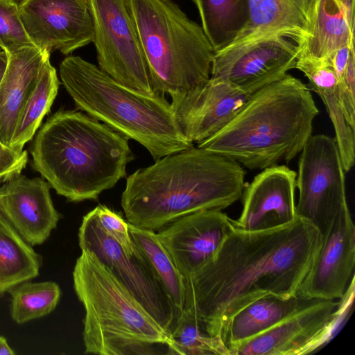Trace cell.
Returning a JSON list of instances; mask_svg holds the SVG:
<instances>
[{
    "label": "cell",
    "mask_w": 355,
    "mask_h": 355,
    "mask_svg": "<svg viewBox=\"0 0 355 355\" xmlns=\"http://www.w3.org/2000/svg\"><path fill=\"white\" fill-rule=\"evenodd\" d=\"M322 240L320 229L298 216L263 230L234 227L214 258L184 278V309L223 340L229 320L250 303L268 295H297Z\"/></svg>",
    "instance_id": "1"
},
{
    "label": "cell",
    "mask_w": 355,
    "mask_h": 355,
    "mask_svg": "<svg viewBox=\"0 0 355 355\" xmlns=\"http://www.w3.org/2000/svg\"><path fill=\"white\" fill-rule=\"evenodd\" d=\"M245 175L239 163L192 146L130 175L121 207L130 224L155 232L183 216L230 206L243 196Z\"/></svg>",
    "instance_id": "2"
},
{
    "label": "cell",
    "mask_w": 355,
    "mask_h": 355,
    "mask_svg": "<svg viewBox=\"0 0 355 355\" xmlns=\"http://www.w3.org/2000/svg\"><path fill=\"white\" fill-rule=\"evenodd\" d=\"M129 139L88 114L59 110L39 129L33 166L70 202L96 200L126 176Z\"/></svg>",
    "instance_id": "3"
},
{
    "label": "cell",
    "mask_w": 355,
    "mask_h": 355,
    "mask_svg": "<svg viewBox=\"0 0 355 355\" xmlns=\"http://www.w3.org/2000/svg\"><path fill=\"white\" fill-rule=\"evenodd\" d=\"M318 113L310 89L286 74L252 94L229 123L198 146L263 170L302 151Z\"/></svg>",
    "instance_id": "4"
},
{
    "label": "cell",
    "mask_w": 355,
    "mask_h": 355,
    "mask_svg": "<svg viewBox=\"0 0 355 355\" xmlns=\"http://www.w3.org/2000/svg\"><path fill=\"white\" fill-rule=\"evenodd\" d=\"M60 76L76 107L145 147L155 161L193 146L164 95H146L80 56H67Z\"/></svg>",
    "instance_id": "5"
},
{
    "label": "cell",
    "mask_w": 355,
    "mask_h": 355,
    "mask_svg": "<svg viewBox=\"0 0 355 355\" xmlns=\"http://www.w3.org/2000/svg\"><path fill=\"white\" fill-rule=\"evenodd\" d=\"M73 287L83 304L85 353L99 355L155 354L171 334L159 326L96 255L82 251L73 271Z\"/></svg>",
    "instance_id": "6"
},
{
    "label": "cell",
    "mask_w": 355,
    "mask_h": 355,
    "mask_svg": "<svg viewBox=\"0 0 355 355\" xmlns=\"http://www.w3.org/2000/svg\"><path fill=\"white\" fill-rule=\"evenodd\" d=\"M152 89L171 97L205 84L215 51L201 26L172 0H128Z\"/></svg>",
    "instance_id": "7"
},
{
    "label": "cell",
    "mask_w": 355,
    "mask_h": 355,
    "mask_svg": "<svg viewBox=\"0 0 355 355\" xmlns=\"http://www.w3.org/2000/svg\"><path fill=\"white\" fill-rule=\"evenodd\" d=\"M98 67L121 84L154 93L128 0H87Z\"/></svg>",
    "instance_id": "8"
},
{
    "label": "cell",
    "mask_w": 355,
    "mask_h": 355,
    "mask_svg": "<svg viewBox=\"0 0 355 355\" xmlns=\"http://www.w3.org/2000/svg\"><path fill=\"white\" fill-rule=\"evenodd\" d=\"M78 242L81 250L94 253L157 323L170 334L178 313L141 252L127 254L103 230L95 209L83 217L78 232Z\"/></svg>",
    "instance_id": "9"
},
{
    "label": "cell",
    "mask_w": 355,
    "mask_h": 355,
    "mask_svg": "<svg viewBox=\"0 0 355 355\" xmlns=\"http://www.w3.org/2000/svg\"><path fill=\"white\" fill-rule=\"evenodd\" d=\"M300 153L297 215L312 222L323 234L347 205L345 171L336 140L329 136H311Z\"/></svg>",
    "instance_id": "10"
},
{
    "label": "cell",
    "mask_w": 355,
    "mask_h": 355,
    "mask_svg": "<svg viewBox=\"0 0 355 355\" xmlns=\"http://www.w3.org/2000/svg\"><path fill=\"white\" fill-rule=\"evenodd\" d=\"M297 46L278 34L262 36L215 52L211 77L252 94L295 68Z\"/></svg>",
    "instance_id": "11"
},
{
    "label": "cell",
    "mask_w": 355,
    "mask_h": 355,
    "mask_svg": "<svg viewBox=\"0 0 355 355\" xmlns=\"http://www.w3.org/2000/svg\"><path fill=\"white\" fill-rule=\"evenodd\" d=\"M24 29L36 47L69 55L93 42L87 0H15Z\"/></svg>",
    "instance_id": "12"
},
{
    "label": "cell",
    "mask_w": 355,
    "mask_h": 355,
    "mask_svg": "<svg viewBox=\"0 0 355 355\" xmlns=\"http://www.w3.org/2000/svg\"><path fill=\"white\" fill-rule=\"evenodd\" d=\"M322 234L321 248L297 295L310 300H339L354 277L355 227L348 205Z\"/></svg>",
    "instance_id": "13"
},
{
    "label": "cell",
    "mask_w": 355,
    "mask_h": 355,
    "mask_svg": "<svg viewBox=\"0 0 355 355\" xmlns=\"http://www.w3.org/2000/svg\"><path fill=\"white\" fill-rule=\"evenodd\" d=\"M235 227L222 210L196 211L167 224L157 236L184 278L214 258L226 236Z\"/></svg>",
    "instance_id": "14"
},
{
    "label": "cell",
    "mask_w": 355,
    "mask_h": 355,
    "mask_svg": "<svg viewBox=\"0 0 355 355\" xmlns=\"http://www.w3.org/2000/svg\"><path fill=\"white\" fill-rule=\"evenodd\" d=\"M251 94L216 78L171 97V107L183 135L198 144L211 137L241 111Z\"/></svg>",
    "instance_id": "15"
},
{
    "label": "cell",
    "mask_w": 355,
    "mask_h": 355,
    "mask_svg": "<svg viewBox=\"0 0 355 355\" xmlns=\"http://www.w3.org/2000/svg\"><path fill=\"white\" fill-rule=\"evenodd\" d=\"M296 177L284 165L263 169L243 190L241 215L233 220L235 227L263 230L293 220L297 216Z\"/></svg>",
    "instance_id": "16"
},
{
    "label": "cell",
    "mask_w": 355,
    "mask_h": 355,
    "mask_svg": "<svg viewBox=\"0 0 355 355\" xmlns=\"http://www.w3.org/2000/svg\"><path fill=\"white\" fill-rule=\"evenodd\" d=\"M51 186L40 178L17 175L0 187V214L31 245L43 243L57 226Z\"/></svg>",
    "instance_id": "17"
},
{
    "label": "cell",
    "mask_w": 355,
    "mask_h": 355,
    "mask_svg": "<svg viewBox=\"0 0 355 355\" xmlns=\"http://www.w3.org/2000/svg\"><path fill=\"white\" fill-rule=\"evenodd\" d=\"M338 304L339 300H313L269 329L232 347L230 355H302Z\"/></svg>",
    "instance_id": "18"
},
{
    "label": "cell",
    "mask_w": 355,
    "mask_h": 355,
    "mask_svg": "<svg viewBox=\"0 0 355 355\" xmlns=\"http://www.w3.org/2000/svg\"><path fill=\"white\" fill-rule=\"evenodd\" d=\"M354 40V0H311L297 58L324 59Z\"/></svg>",
    "instance_id": "19"
},
{
    "label": "cell",
    "mask_w": 355,
    "mask_h": 355,
    "mask_svg": "<svg viewBox=\"0 0 355 355\" xmlns=\"http://www.w3.org/2000/svg\"><path fill=\"white\" fill-rule=\"evenodd\" d=\"M6 52L7 67L0 83V141L10 147L21 110L51 52L35 46Z\"/></svg>",
    "instance_id": "20"
},
{
    "label": "cell",
    "mask_w": 355,
    "mask_h": 355,
    "mask_svg": "<svg viewBox=\"0 0 355 355\" xmlns=\"http://www.w3.org/2000/svg\"><path fill=\"white\" fill-rule=\"evenodd\" d=\"M246 1L248 21L229 46L272 34L291 39L296 45L300 41L306 29L311 0Z\"/></svg>",
    "instance_id": "21"
},
{
    "label": "cell",
    "mask_w": 355,
    "mask_h": 355,
    "mask_svg": "<svg viewBox=\"0 0 355 355\" xmlns=\"http://www.w3.org/2000/svg\"><path fill=\"white\" fill-rule=\"evenodd\" d=\"M295 68L308 78L311 89L316 92L325 105L335 131V140L345 173L349 171L355 159V127L344 112L337 80L327 58H300Z\"/></svg>",
    "instance_id": "22"
},
{
    "label": "cell",
    "mask_w": 355,
    "mask_h": 355,
    "mask_svg": "<svg viewBox=\"0 0 355 355\" xmlns=\"http://www.w3.org/2000/svg\"><path fill=\"white\" fill-rule=\"evenodd\" d=\"M313 300L268 295L243 308L229 320L223 340L230 349L269 329Z\"/></svg>",
    "instance_id": "23"
},
{
    "label": "cell",
    "mask_w": 355,
    "mask_h": 355,
    "mask_svg": "<svg viewBox=\"0 0 355 355\" xmlns=\"http://www.w3.org/2000/svg\"><path fill=\"white\" fill-rule=\"evenodd\" d=\"M41 258L0 214V296L38 275Z\"/></svg>",
    "instance_id": "24"
},
{
    "label": "cell",
    "mask_w": 355,
    "mask_h": 355,
    "mask_svg": "<svg viewBox=\"0 0 355 355\" xmlns=\"http://www.w3.org/2000/svg\"><path fill=\"white\" fill-rule=\"evenodd\" d=\"M215 52L230 46L248 21L246 0H192Z\"/></svg>",
    "instance_id": "25"
},
{
    "label": "cell",
    "mask_w": 355,
    "mask_h": 355,
    "mask_svg": "<svg viewBox=\"0 0 355 355\" xmlns=\"http://www.w3.org/2000/svg\"><path fill=\"white\" fill-rule=\"evenodd\" d=\"M60 82L50 58L44 63L33 91L24 104L17 120L10 148L22 151L32 139L58 94Z\"/></svg>",
    "instance_id": "26"
},
{
    "label": "cell",
    "mask_w": 355,
    "mask_h": 355,
    "mask_svg": "<svg viewBox=\"0 0 355 355\" xmlns=\"http://www.w3.org/2000/svg\"><path fill=\"white\" fill-rule=\"evenodd\" d=\"M128 228L134 243L158 277L179 314L185 303L184 276L155 231L139 228L129 223Z\"/></svg>",
    "instance_id": "27"
},
{
    "label": "cell",
    "mask_w": 355,
    "mask_h": 355,
    "mask_svg": "<svg viewBox=\"0 0 355 355\" xmlns=\"http://www.w3.org/2000/svg\"><path fill=\"white\" fill-rule=\"evenodd\" d=\"M173 342L171 354L230 355L223 340L208 333L196 313L183 309L170 331Z\"/></svg>",
    "instance_id": "28"
},
{
    "label": "cell",
    "mask_w": 355,
    "mask_h": 355,
    "mask_svg": "<svg viewBox=\"0 0 355 355\" xmlns=\"http://www.w3.org/2000/svg\"><path fill=\"white\" fill-rule=\"evenodd\" d=\"M12 295L10 313L17 324L41 318L56 307L60 288L55 282H23L9 291Z\"/></svg>",
    "instance_id": "29"
},
{
    "label": "cell",
    "mask_w": 355,
    "mask_h": 355,
    "mask_svg": "<svg viewBox=\"0 0 355 355\" xmlns=\"http://www.w3.org/2000/svg\"><path fill=\"white\" fill-rule=\"evenodd\" d=\"M24 46L35 45L24 29L17 2L0 0V48L11 51Z\"/></svg>",
    "instance_id": "30"
},
{
    "label": "cell",
    "mask_w": 355,
    "mask_h": 355,
    "mask_svg": "<svg viewBox=\"0 0 355 355\" xmlns=\"http://www.w3.org/2000/svg\"><path fill=\"white\" fill-rule=\"evenodd\" d=\"M354 298V277L347 286L343 296L339 299V304L333 313L323 329L308 345L302 354L313 353L331 340L338 332L348 318Z\"/></svg>",
    "instance_id": "31"
},
{
    "label": "cell",
    "mask_w": 355,
    "mask_h": 355,
    "mask_svg": "<svg viewBox=\"0 0 355 355\" xmlns=\"http://www.w3.org/2000/svg\"><path fill=\"white\" fill-rule=\"evenodd\" d=\"M94 209L99 223L105 233L116 241L127 254L137 253L139 249L131 237L128 223L105 205H98Z\"/></svg>",
    "instance_id": "32"
},
{
    "label": "cell",
    "mask_w": 355,
    "mask_h": 355,
    "mask_svg": "<svg viewBox=\"0 0 355 355\" xmlns=\"http://www.w3.org/2000/svg\"><path fill=\"white\" fill-rule=\"evenodd\" d=\"M27 162L26 150H15L0 141V184L21 174Z\"/></svg>",
    "instance_id": "33"
},
{
    "label": "cell",
    "mask_w": 355,
    "mask_h": 355,
    "mask_svg": "<svg viewBox=\"0 0 355 355\" xmlns=\"http://www.w3.org/2000/svg\"><path fill=\"white\" fill-rule=\"evenodd\" d=\"M8 62V55L5 51L0 48V83L3 77Z\"/></svg>",
    "instance_id": "34"
},
{
    "label": "cell",
    "mask_w": 355,
    "mask_h": 355,
    "mask_svg": "<svg viewBox=\"0 0 355 355\" xmlns=\"http://www.w3.org/2000/svg\"><path fill=\"white\" fill-rule=\"evenodd\" d=\"M15 352L9 347L6 339L0 336V355H13Z\"/></svg>",
    "instance_id": "35"
}]
</instances>
